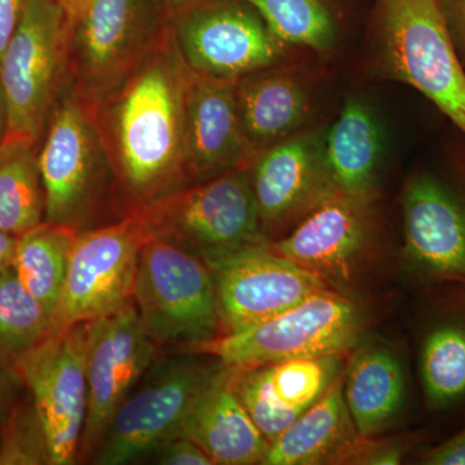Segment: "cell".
Segmentation results:
<instances>
[{
    "mask_svg": "<svg viewBox=\"0 0 465 465\" xmlns=\"http://www.w3.org/2000/svg\"><path fill=\"white\" fill-rule=\"evenodd\" d=\"M192 70L173 30L94 108L113 174L114 219L189 185L185 101Z\"/></svg>",
    "mask_w": 465,
    "mask_h": 465,
    "instance_id": "1",
    "label": "cell"
},
{
    "mask_svg": "<svg viewBox=\"0 0 465 465\" xmlns=\"http://www.w3.org/2000/svg\"><path fill=\"white\" fill-rule=\"evenodd\" d=\"M367 42L372 75L419 92L465 137V69L439 0H374Z\"/></svg>",
    "mask_w": 465,
    "mask_h": 465,
    "instance_id": "2",
    "label": "cell"
},
{
    "mask_svg": "<svg viewBox=\"0 0 465 465\" xmlns=\"http://www.w3.org/2000/svg\"><path fill=\"white\" fill-rule=\"evenodd\" d=\"M369 312L362 299L324 291L280 316L177 353L213 357L226 367L251 369L298 360L348 356L365 336Z\"/></svg>",
    "mask_w": 465,
    "mask_h": 465,
    "instance_id": "3",
    "label": "cell"
},
{
    "mask_svg": "<svg viewBox=\"0 0 465 465\" xmlns=\"http://www.w3.org/2000/svg\"><path fill=\"white\" fill-rule=\"evenodd\" d=\"M403 262L424 287L465 284V137L442 146L437 163L407 177L401 195Z\"/></svg>",
    "mask_w": 465,
    "mask_h": 465,
    "instance_id": "4",
    "label": "cell"
},
{
    "mask_svg": "<svg viewBox=\"0 0 465 465\" xmlns=\"http://www.w3.org/2000/svg\"><path fill=\"white\" fill-rule=\"evenodd\" d=\"M137 213L150 238L188 251L210 268L268 242L249 167L189 183Z\"/></svg>",
    "mask_w": 465,
    "mask_h": 465,
    "instance_id": "5",
    "label": "cell"
},
{
    "mask_svg": "<svg viewBox=\"0 0 465 465\" xmlns=\"http://www.w3.org/2000/svg\"><path fill=\"white\" fill-rule=\"evenodd\" d=\"M45 133L39 167L45 222L78 232L100 226L106 213L113 215V174L94 106L64 87Z\"/></svg>",
    "mask_w": 465,
    "mask_h": 465,
    "instance_id": "6",
    "label": "cell"
},
{
    "mask_svg": "<svg viewBox=\"0 0 465 465\" xmlns=\"http://www.w3.org/2000/svg\"><path fill=\"white\" fill-rule=\"evenodd\" d=\"M269 249L342 295L357 296L382 264V222L378 192H335L295 228L268 241Z\"/></svg>",
    "mask_w": 465,
    "mask_h": 465,
    "instance_id": "7",
    "label": "cell"
},
{
    "mask_svg": "<svg viewBox=\"0 0 465 465\" xmlns=\"http://www.w3.org/2000/svg\"><path fill=\"white\" fill-rule=\"evenodd\" d=\"M170 27L161 0H94L70 33L64 87L96 108Z\"/></svg>",
    "mask_w": 465,
    "mask_h": 465,
    "instance_id": "8",
    "label": "cell"
},
{
    "mask_svg": "<svg viewBox=\"0 0 465 465\" xmlns=\"http://www.w3.org/2000/svg\"><path fill=\"white\" fill-rule=\"evenodd\" d=\"M133 300L161 347H192L222 335L213 271L188 251L150 238L140 251Z\"/></svg>",
    "mask_w": 465,
    "mask_h": 465,
    "instance_id": "9",
    "label": "cell"
},
{
    "mask_svg": "<svg viewBox=\"0 0 465 465\" xmlns=\"http://www.w3.org/2000/svg\"><path fill=\"white\" fill-rule=\"evenodd\" d=\"M200 354L159 357L113 418L92 463L125 465L180 437L202 391L223 369Z\"/></svg>",
    "mask_w": 465,
    "mask_h": 465,
    "instance_id": "10",
    "label": "cell"
},
{
    "mask_svg": "<svg viewBox=\"0 0 465 465\" xmlns=\"http://www.w3.org/2000/svg\"><path fill=\"white\" fill-rule=\"evenodd\" d=\"M70 29L57 0H29L0 63L8 136L39 143L66 82Z\"/></svg>",
    "mask_w": 465,
    "mask_h": 465,
    "instance_id": "11",
    "label": "cell"
},
{
    "mask_svg": "<svg viewBox=\"0 0 465 465\" xmlns=\"http://www.w3.org/2000/svg\"><path fill=\"white\" fill-rule=\"evenodd\" d=\"M148 240L140 213L79 232L47 335L109 316L131 302Z\"/></svg>",
    "mask_w": 465,
    "mask_h": 465,
    "instance_id": "12",
    "label": "cell"
},
{
    "mask_svg": "<svg viewBox=\"0 0 465 465\" xmlns=\"http://www.w3.org/2000/svg\"><path fill=\"white\" fill-rule=\"evenodd\" d=\"M180 54L192 72L241 79L282 65L287 47L244 0H195L171 16Z\"/></svg>",
    "mask_w": 465,
    "mask_h": 465,
    "instance_id": "13",
    "label": "cell"
},
{
    "mask_svg": "<svg viewBox=\"0 0 465 465\" xmlns=\"http://www.w3.org/2000/svg\"><path fill=\"white\" fill-rule=\"evenodd\" d=\"M161 348L143 330L134 300L88 323L87 416L78 461L92 463L116 411L162 357Z\"/></svg>",
    "mask_w": 465,
    "mask_h": 465,
    "instance_id": "14",
    "label": "cell"
},
{
    "mask_svg": "<svg viewBox=\"0 0 465 465\" xmlns=\"http://www.w3.org/2000/svg\"><path fill=\"white\" fill-rule=\"evenodd\" d=\"M88 323L45 336L17 369L41 421L50 465L78 463L87 416Z\"/></svg>",
    "mask_w": 465,
    "mask_h": 465,
    "instance_id": "15",
    "label": "cell"
},
{
    "mask_svg": "<svg viewBox=\"0 0 465 465\" xmlns=\"http://www.w3.org/2000/svg\"><path fill=\"white\" fill-rule=\"evenodd\" d=\"M324 133L321 128L302 131L251 162V186L266 240L289 234L338 192L324 157Z\"/></svg>",
    "mask_w": 465,
    "mask_h": 465,
    "instance_id": "16",
    "label": "cell"
},
{
    "mask_svg": "<svg viewBox=\"0 0 465 465\" xmlns=\"http://www.w3.org/2000/svg\"><path fill=\"white\" fill-rule=\"evenodd\" d=\"M211 271L222 335L280 316L331 290L317 275L269 249L268 242L242 251Z\"/></svg>",
    "mask_w": 465,
    "mask_h": 465,
    "instance_id": "17",
    "label": "cell"
},
{
    "mask_svg": "<svg viewBox=\"0 0 465 465\" xmlns=\"http://www.w3.org/2000/svg\"><path fill=\"white\" fill-rule=\"evenodd\" d=\"M237 82L191 73L185 101V159L191 183L250 167L252 162L238 113Z\"/></svg>",
    "mask_w": 465,
    "mask_h": 465,
    "instance_id": "18",
    "label": "cell"
},
{
    "mask_svg": "<svg viewBox=\"0 0 465 465\" xmlns=\"http://www.w3.org/2000/svg\"><path fill=\"white\" fill-rule=\"evenodd\" d=\"M342 357L298 358L251 369L231 367L232 387L271 443L323 396L341 372Z\"/></svg>",
    "mask_w": 465,
    "mask_h": 465,
    "instance_id": "19",
    "label": "cell"
},
{
    "mask_svg": "<svg viewBox=\"0 0 465 465\" xmlns=\"http://www.w3.org/2000/svg\"><path fill=\"white\" fill-rule=\"evenodd\" d=\"M418 336V374L434 414L465 412V284L427 287Z\"/></svg>",
    "mask_w": 465,
    "mask_h": 465,
    "instance_id": "20",
    "label": "cell"
},
{
    "mask_svg": "<svg viewBox=\"0 0 465 465\" xmlns=\"http://www.w3.org/2000/svg\"><path fill=\"white\" fill-rule=\"evenodd\" d=\"M365 336L349 353L344 397L358 436H376L403 414L407 376L399 351L381 339Z\"/></svg>",
    "mask_w": 465,
    "mask_h": 465,
    "instance_id": "21",
    "label": "cell"
},
{
    "mask_svg": "<svg viewBox=\"0 0 465 465\" xmlns=\"http://www.w3.org/2000/svg\"><path fill=\"white\" fill-rule=\"evenodd\" d=\"M232 374L226 366L217 372L186 418L180 437L197 443L213 465H262L271 443L242 406Z\"/></svg>",
    "mask_w": 465,
    "mask_h": 465,
    "instance_id": "22",
    "label": "cell"
},
{
    "mask_svg": "<svg viewBox=\"0 0 465 465\" xmlns=\"http://www.w3.org/2000/svg\"><path fill=\"white\" fill-rule=\"evenodd\" d=\"M242 130L255 157L299 134L311 112V94L300 74L282 65L238 79Z\"/></svg>",
    "mask_w": 465,
    "mask_h": 465,
    "instance_id": "23",
    "label": "cell"
},
{
    "mask_svg": "<svg viewBox=\"0 0 465 465\" xmlns=\"http://www.w3.org/2000/svg\"><path fill=\"white\" fill-rule=\"evenodd\" d=\"M357 436L344 397V371L323 396L269 445L262 465L330 464Z\"/></svg>",
    "mask_w": 465,
    "mask_h": 465,
    "instance_id": "24",
    "label": "cell"
},
{
    "mask_svg": "<svg viewBox=\"0 0 465 465\" xmlns=\"http://www.w3.org/2000/svg\"><path fill=\"white\" fill-rule=\"evenodd\" d=\"M382 131L365 101L349 99L338 119L324 133V157L339 192H378L382 158Z\"/></svg>",
    "mask_w": 465,
    "mask_h": 465,
    "instance_id": "25",
    "label": "cell"
},
{
    "mask_svg": "<svg viewBox=\"0 0 465 465\" xmlns=\"http://www.w3.org/2000/svg\"><path fill=\"white\" fill-rule=\"evenodd\" d=\"M39 143L8 136L0 142V231L14 237L45 222Z\"/></svg>",
    "mask_w": 465,
    "mask_h": 465,
    "instance_id": "26",
    "label": "cell"
},
{
    "mask_svg": "<svg viewBox=\"0 0 465 465\" xmlns=\"http://www.w3.org/2000/svg\"><path fill=\"white\" fill-rule=\"evenodd\" d=\"M78 232L70 226L45 220L17 237L11 268L50 318L65 282Z\"/></svg>",
    "mask_w": 465,
    "mask_h": 465,
    "instance_id": "27",
    "label": "cell"
},
{
    "mask_svg": "<svg viewBox=\"0 0 465 465\" xmlns=\"http://www.w3.org/2000/svg\"><path fill=\"white\" fill-rule=\"evenodd\" d=\"M256 9L282 45L326 54L341 32L342 5L339 0H244Z\"/></svg>",
    "mask_w": 465,
    "mask_h": 465,
    "instance_id": "28",
    "label": "cell"
},
{
    "mask_svg": "<svg viewBox=\"0 0 465 465\" xmlns=\"http://www.w3.org/2000/svg\"><path fill=\"white\" fill-rule=\"evenodd\" d=\"M50 330V314L9 266L0 275V369L16 374ZM17 375V374H16Z\"/></svg>",
    "mask_w": 465,
    "mask_h": 465,
    "instance_id": "29",
    "label": "cell"
},
{
    "mask_svg": "<svg viewBox=\"0 0 465 465\" xmlns=\"http://www.w3.org/2000/svg\"><path fill=\"white\" fill-rule=\"evenodd\" d=\"M50 464L41 421L32 399L15 407L0 430V465Z\"/></svg>",
    "mask_w": 465,
    "mask_h": 465,
    "instance_id": "30",
    "label": "cell"
},
{
    "mask_svg": "<svg viewBox=\"0 0 465 465\" xmlns=\"http://www.w3.org/2000/svg\"><path fill=\"white\" fill-rule=\"evenodd\" d=\"M357 436L336 452L330 464L397 465L425 440L423 432L400 433L396 436Z\"/></svg>",
    "mask_w": 465,
    "mask_h": 465,
    "instance_id": "31",
    "label": "cell"
},
{
    "mask_svg": "<svg viewBox=\"0 0 465 465\" xmlns=\"http://www.w3.org/2000/svg\"><path fill=\"white\" fill-rule=\"evenodd\" d=\"M153 463L161 465H213V461L192 440L174 437L150 454Z\"/></svg>",
    "mask_w": 465,
    "mask_h": 465,
    "instance_id": "32",
    "label": "cell"
},
{
    "mask_svg": "<svg viewBox=\"0 0 465 465\" xmlns=\"http://www.w3.org/2000/svg\"><path fill=\"white\" fill-rule=\"evenodd\" d=\"M418 459L425 465H465V427L439 445L421 451Z\"/></svg>",
    "mask_w": 465,
    "mask_h": 465,
    "instance_id": "33",
    "label": "cell"
},
{
    "mask_svg": "<svg viewBox=\"0 0 465 465\" xmlns=\"http://www.w3.org/2000/svg\"><path fill=\"white\" fill-rule=\"evenodd\" d=\"M440 14L465 69V0H439Z\"/></svg>",
    "mask_w": 465,
    "mask_h": 465,
    "instance_id": "34",
    "label": "cell"
},
{
    "mask_svg": "<svg viewBox=\"0 0 465 465\" xmlns=\"http://www.w3.org/2000/svg\"><path fill=\"white\" fill-rule=\"evenodd\" d=\"M29 0H0V63L16 33Z\"/></svg>",
    "mask_w": 465,
    "mask_h": 465,
    "instance_id": "35",
    "label": "cell"
},
{
    "mask_svg": "<svg viewBox=\"0 0 465 465\" xmlns=\"http://www.w3.org/2000/svg\"><path fill=\"white\" fill-rule=\"evenodd\" d=\"M23 381L15 372L0 369V430L18 405V391Z\"/></svg>",
    "mask_w": 465,
    "mask_h": 465,
    "instance_id": "36",
    "label": "cell"
},
{
    "mask_svg": "<svg viewBox=\"0 0 465 465\" xmlns=\"http://www.w3.org/2000/svg\"><path fill=\"white\" fill-rule=\"evenodd\" d=\"M57 2L65 12L67 25L72 33L73 27L78 23L79 18L84 16L85 9L90 7L94 0H57Z\"/></svg>",
    "mask_w": 465,
    "mask_h": 465,
    "instance_id": "37",
    "label": "cell"
},
{
    "mask_svg": "<svg viewBox=\"0 0 465 465\" xmlns=\"http://www.w3.org/2000/svg\"><path fill=\"white\" fill-rule=\"evenodd\" d=\"M16 241L17 237L0 231V275L12 264Z\"/></svg>",
    "mask_w": 465,
    "mask_h": 465,
    "instance_id": "38",
    "label": "cell"
},
{
    "mask_svg": "<svg viewBox=\"0 0 465 465\" xmlns=\"http://www.w3.org/2000/svg\"><path fill=\"white\" fill-rule=\"evenodd\" d=\"M7 134V106H5V94L0 87V142Z\"/></svg>",
    "mask_w": 465,
    "mask_h": 465,
    "instance_id": "39",
    "label": "cell"
},
{
    "mask_svg": "<svg viewBox=\"0 0 465 465\" xmlns=\"http://www.w3.org/2000/svg\"><path fill=\"white\" fill-rule=\"evenodd\" d=\"M161 2L163 3L164 7L168 9L171 16H173V15L176 14L177 11L188 7V5L194 3L195 0H161Z\"/></svg>",
    "mask_w": 465,
    "mask_h": 465,
    "instance_id": "40",
    "label": "cell"
}]
</instances>
